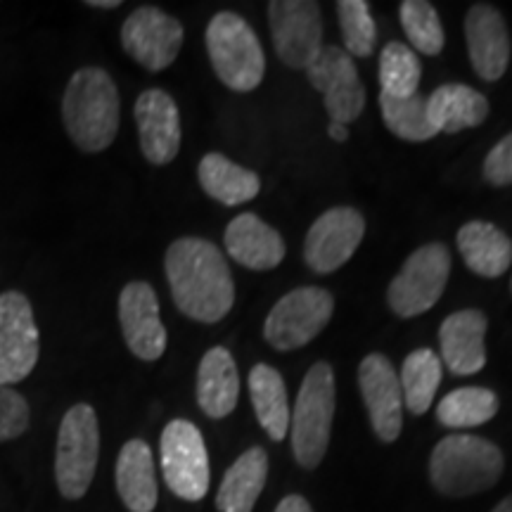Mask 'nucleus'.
Here are the masks:
<instances>
[{
  "label": "nucleus",
  "mask_w": 512,
  "mask_h": 512,
  "mask_svg": "<svg viewBox=\"0 0 512 512\" xmlns=\"http://www.w3.org/2000/svg\"><path fill=\"white\" fill-rule=\"evenodd\" d=\"M358 387L366 401L377 439L392 444L403 425V394L399 373L387 356L370 354L358 366Z\"/></svg>",
  "instance_id": "dca6fc26"
},
{
  "label": "nucleus",
  "mask_w": 512,
  "mask_h": 512,
  "mask_svg": "<svg viewBox=\"0 0 512 512\" xmlns=\"http://www.w3.org/2000/svg\"><path fill=\"white\" fill-rule=\"evenodd\" d=\"M441 358L432 349H415L406 356L399 373L403 403L413 415H425L432 408L441 384Z\"/></svg>",
  "instance_id": "cd10ccee"
},
{
  "label": "nucleus",
  "mask_w": 512,
  "mask_h": 512,
  "mask_svg": "<svg viewBox=\"0 0 512 512\" xmlns=\"http://www.w3.org/2000/svg\"><path fill=\"white\" fill-rule=\"evenodd\" d=\"M486 328L489 320L477 309L456 311L441 323V361L453 375H475L486 366Z\"/></svg>",
  "instance_id": "6ab92c4d"
},
{
  "label": "nucleus",
  "mask_w": 512,
  "mask_h": 512,
  "mask_svg": "<svg viewBox=\"0 0 512 512\" xmlns=\"http://www.w3.org/2000/svg\"><path fill=\"white\" fill-rule=\"evenodd\" d=\"M117 491L131 512H152L159 489L152 448L143 439L126 441L117 458Z\"/></svg>",
  "instance_id": "4be33fe9"
},
{
  "label": "nucleus",
  "mask_w": 512,
  "mask_h": 512,
  "mask_svg": "<svg viewBox=\"0 0 512 512\" xmlns=\"http://www.w3.org/2000/svg\"><path fill=\"white\" fill-rule=\"evenodd\" d=\"M328 136L335 140V143H347V140H349V128L342 126V124H332V121H330Z\"/></svg>",
  "instance_id": "e433bc0d"
},
{
  "label": "nucleus",
  "mask_w": 512,
  "mask_h": 512,
  "mask_svg": "<svg viewBox=\"0 0 512 512\" xmlns=\"http://www.w3.org/2000/svg\"><path fill=\"white\" fill-rule=\"evenodd\" d=\"M399 17L408 41L413 43L418 53L434 57L444 50V27H441V19L432 3H427V0H403L399 5Z\"/></svg>",
  "instance_id": "2f4dec72"
},
{
  "label": "nucleus",
  "mask_w": 512,
  "mask_h": 512,
  "mask_svg": "<svg viewBox=\"0 0 512 512\" xmlns=\"http://www.w3.org/2000/svg\"><path fill=\"white\" fill-rule=\"evenodd\" d=\"M240 399V373L226 347H214L202 356L197 368V403L211 420L235 411Z\"/></svg>",
  "instance_id": "412c9836"
},
{
  "label": "nucleus",
  "mask_w": 512,
  "mask_h": 512,
  "mask_svg": "<svg viewBox=\"0 0 512 512\" xmlns=\"http://www.w3.org/2000/svg\"><path fill=\"white\" fill-rule=\"evenodd\" d=\"M335 373L328 363L318 361L304 375L292 413V451L297 463L313 470L325 458L330 444V427L335 418Z\"/></svg>",
  "instance_id": "39448f33"
},
{
  "label": "nucleus",
  "mask_w": 512,
  "mask_h": 512,
  "mask_svg": "<svg viewBox=\"0 0 512 512\" xmlns=\"http://www.w3.org/2000/svg\"><path fill=\"white\" fill-rule=\"evenodd\" d=\"M164 482L183 501H202L209 491V453L190 420H171L159 441Z\"/></svg>",
  "instance_id": "9d476101"
},
{
  "label": "nucleus",
  "mask_w": 512,
  "mask_h": 512,
  "mask_svg": "<svg viewBox=\"0 0 512 512\" xmlns=\"http://www.w3.org/2000/svg\"><path fill=\"white\" fill-rule=\"evenodd\" d=\"M339 27H342L344 46L349 57H370L377 43L375 19L370 5L363 0H339L335 5Z\"/></svg>",
  "instance_id": "473e14b6"
},
{
  "label": "nucleus",
  "mask_w": 512,
  "mask_h": 512,
  "mask_svg": "<svg viewBox=\"0 0 512 512\" xmlns=\"http://www.w3.org/2000/svg\"><path fill=\"white\" fill-rule=\"evenodd\" d=\"M491 512H512V494L508 498H503V501L498 503Z\"/></svg>",
  "instance_id": "58836bf2"
},
{
  "label": "nucleus",
  "mask_w": 512,
  "mask_h": 512,
  "mask_svg": "<svg viewBox=\"0 0 512 512\" xmlns=\"http://www.w3.org/2000/svg\"><path fill=\"white\" fill-rule=\"evenodd\" d=\"M484 178L496 188L512 185V133L491 147L484 159Z\"/></svg>",
  "instance_id": "f704fd0d"
},
{
  "label": "nucleus",
  "mask_w": 512,
  "mask_h": 512,
  "mask_svg": "<svg viewBox=\"0 0 512 512\" xmlns=\"http://www.w3.org/2000/svg\"><path fill=\"white\" fill-rule=\"evenodd\" d=\"M226 252L249 271H271L285 259V240L256 214H240L226 228Z\"/></svg>",
  "instance_id": "aec40b11"
},
{
  "label": "nucleus",
  "mask_w": 512,
  "mask_h": 512,
  "mask_svg": "<svg viewBox=\"0 0 512 512\" xmlns=\"http://www.w3.org/2000/svg\"><path fill=\"white\" fill-rule=\"evenodd\" d=\"M100 456V427L95 408L76 403L64 413L57 430L55 482L67 501L88 494Z\"/></svg>",
  "instance_id": "423d86ee"
},
{
  "label": "nucleus",
  "mask_w": 512,
  "mask_h": 512,
  "mask_svg": "<svg viewBox=\"0 0 512 512\" xmlns=\"http://www.w3.org/2000/svg\"><path fill=\"white\" fill-rule=\"evenodd\" d=\"M467 53L479 79L498 81L510 64V34L501 10L489 3L472 5L465 17Z\"/></svg>",
  "instance_id": "a211bd4d"
},
{
  "label": "nucleus",
  "mask_w": 512,
  "mask_h": 512,
  "mask_svg": "<svg viewBox=\"0 0 512 512\" xmlns=\"http://www.w3.org/2000/svg\"><path fill=\"white\" fill-rule=\"evenodd\" d=\"M207 53L221 83L235 93L256 91L264 81L266 57L254 29L235 12H219L209 22Z\"/></svg>",
  "instance_id": "20e7f679"
},
{
  "label": "nucleus",
  "mask_w": 512,
  "mask_h": 512,
  "mask_svg": "<svg viewBox=\"0 0 512 512\" xmlns=\"http://www.w3.org/2000/svg\"><path fill=\"white\" fill-rule=\"evenodd\" d=\"M268 24L275 53L290 69H306L323 50V15L313 0H273Z\"/></svg>",
  "instance_id": "f8f14e48"
},
{
  "label": "nucleus",
  "mask_w": 512,
  "mask_h": 512,
  "mask_svg": "<svg viewBox=\"0 0 512 512\" xmlns=\"http://www.w3.org/2000/svg\"><path fill=\"white\" fill-rule=\"evenodd\" d=\"M451 254L441 242H430L408 256L387 290V302L396 316L413 318L430 311L446 290Z\"/></svg>",
  "instance_id": "0eeeda50"
},
{
  "label": "nucleus",
  "mask_w": 512,
  "mask_h": 512,
  "mask_svg": "<svg viewBox=\"0 0 512 512\" xmlns=\"http://www.w3.org/2000/svg\"><path fill=\"white\" fill-rule=\"evenodd\" d=\"M366 235V219L354 207H335L320 214L304 242V261L320 275L335 273L354 256Z\"/></svg>",
  "instance_id": "4468645a"
},
{
  "label": "nucleus",
  "mask_w": 512,
  "mask_h": 512,
  "mask_svg": "<svg viewBox=\"0 0 512 512\" xmlns=\"http://www.w3.org/2000/svg\"><path fill=\"white\" fill-rule=\"evenodd\" d=\"M138 126L140 150L155 166L171 164L181 152V112L176 100L162 88H150L140 93L133 107Z\"/></svg>",
  "instance_id": "f3484780"
},
{
  "label": "nucleus",
  "mask_w": 512,
  "mask_h": 512,
  "mask_svg": "<svg viewBox=\"0 0 512 512\" xmlns=\"http://www.w3.org/2000/svg\"><path fill=\"white\" fill-rule=\"evenodd\" d=\"M498 413V396L486 387H460L437 406V420L451 430L479 427Z\"/></svg>",
  "instance_id": "c85d7f7f"
},
{
  "label": "nucleus",
  "mask_w": 512,
  "mask_h": 512,
  "mask_svg": "<svg viewBox=\"0 0 512 512\" xmlns=\"http://www.w3.org/2000/svg\"><path fill=\"white\" fill-rule=\"evenodd\" d=\"M197 176H200L202 190L211 200L226 204V207H238V204L254 200L261 190V181L254 171L230 162L219 152H209L202 157Z\"/></svg>",
  "instance_id": "a878e982"
},
{
  "label": "nucleus",
  "mask_w": 512,
  "mask_h": 512,
  "mask_svg": "<svg viewBox=\"0 0 512 512\" xmlns=\"http://www.w3.org/2000/svg\"><path fill=\"white\" fill-rule=\"evenodd\" d=\"M249 396L256 418L273 441H283L290 430V403H287L285 380L278 370L259 363L249 373Z\"/></svg>",
  "instance_id": "bb28decb"
},
{
  "label": "nucleus",
  "mask_w": 512,
  "mask_h": 512,
  "mask_svg": "<svg viewBox=\"0 0 512 512\" xmlns=\"http://www.w3.org/2000/svg\"><path fill=\"white\" fill-rule=\"evenodd\" d=\"M503 453L475 434H448L434 446L430 477L439 494L465 498L489 491L503 475Z\"/></svg>",
  "instance_id": "7ed1b4c3"
},
{
  "label": "nucleus",
  "mask_w": 512,
  "mask_h": 512,
  "mask_svg": "<svg viewBox=\"0 0 512 512\" xmlns=\"http://www.w3.org/2000/svg\"><path fill=\"white\" fill-rule=\"evenodd\" d=\"M268 477V456L264 448L254 446L235 460L223 475L216 494V508L221 512H252Z\"/></svg>",
  "instance_id": "b1692460"
},
{
  "label": "nucleus",
  "mask_w": 512,
  "mask_h": 512,
  "mask_svg": "<svg viewBox=\"0 0 512 512\" xmlns=\"http://www.w3.org/2000/svg\"><path fill=\"white\" fill-rule=\"evenodd\" d=\"M510 290H512V280H510Z\"/></svg>",
  "instance_id": "ea45409f"
},
{
  "label": "nucleus",
  "mask_w": 512,
  "mask_h": 512,
  "mask_svg": "<svg viewBox=\"0 0 512 512\" xmlns=\"http://www.w3.org/2000/svg\"><path fill=\"white\" fill-rule=\"evenodd\" d=\"M183 24L155 5L133 10L121 24V46L126 55L147 72H164L183 48Z\"/></svg>",
  "instance_id": "9b49d317"
},
{
  "label": "nucleus",
  "mask_w": 512,
  "mask_h": 512,
  "mask_svg": "<svg viewBox=\"0 0 512 512\" xmlns=\"http://www.w3.org/2000/svg\"><path fill=\"white\" fill-rule=\"evenodd\" d=\"M422 67L418 53L403 43H387L380 53V88L392 98H408L418 93Z\"/></svg>",
  "instance_id": "7c9ffc66"
},
{
  "label": "nucleus",
  "mask_w": 512,
  "mask_h": 512,
  "mask_svg": "<svg viewBox=\"0 0 512 512\" xmlns=\"http://www.w3.org/2000/svg\"><path fill=\"white\" fill-rule=\"evenodd\" d=\"M309 83L323 95L325 110L332 124L347 126L361 117L366 107V91H363L361 76L347 50L328 46L320 50L316 60L306 67Z\"/></svg>",
  "instance_id": "ddd939ff"
},
{
  "label": "nucleus",
  "mask_w": 512,
  "mask_h": 512,
  "mask_svg": "<svg viewBox=\"0 0 512 512\" xmlns=\"http://www.w3.org/2000/svg\"><path fill=\"white\" fill-rule=\"evenodd\" d=\"M275 512H313L309 501H306L304 496L299 494H292V496H285L283 501L278 503V508H275Z\"/></svg>",
  "instance_id": "c9c22d12"
},
{
  "label": "nucleus",
  "mask_w": 512,
  "mask_h": 512,
  "mask_svg": "<svg viewBox=\"0 0 512 512\" xmlns=\"http://www.w3.org/2000/svg\"><path fill=\"white\" fill-rule=\"evenodd\" d=\"M458 249L472 273L501 278L512 266V240L489 221H470L458 230Z\"/></svg>",
  "instance_id": "5701e85b"
},
{
  "label": "nucleus",
  "mask_w": 512,
  "mask_h": 512,
  "mask_svg": "<svg viewBox=\"0 0 512 512\" xmlns=\"http://www.w3.org/2000/svg\"><path fill=\"white\" fill-rule=\"evenodd\" d=\"M335 311V299L323 287H297L273 306L264 323V339L278 351L302 349L313 342Z\"/></svg>",
  "instance_id": "6e6552de"
},
{
  "label": "nucleus",
  "mask_w": 512,
  "mask_h": 512,
  "mask_svg": "<svg viewBox=\"0 0 512 512\" xmlns=\"http://www.w3.org/2000/svg\"><path fill=\"white\" fill-rule=\"evenodd\" d=\"M62 121L67 136L81 152L107 150L119 133L121 100L117 83L102 67H81L62 95Z\"/></svg>",
  "instance_id": "f03ea898"
},
{
  "label": "nucleus",
  "mask_w": 512,
  "mask_h": 512,
  "mask_svg": "<svg viewBox=\"0 0 512 512\" xmlns=\"http://www.w3.org/2000/svg\"><path fill=\"white\" fill-rule=\"evenodd\" d=\"M427 114L437 131L458 133L489 117V100L465 83H446L427 98Z\"/></svg>",
  "instance_id": "393cba45"
},
{
  "label": "nucleus",
  "mask_w": 512,
  "mask_h": 512,
  "mask_svg": "<svg viewBox=\"0 0 512 512\" xmlns=\"http://www.w3.org/2000/svg\"><path fill=\"white\" fill-rule=\"evenodd\" d=\"M164 271L171 297L183 316L214 325L228 316L235 304V283L226 256L204 238L171 242L164 256Z\"/></svg>",
  "instance_id": "f257e3e1"
},
{
  "label": "nucleus",
  "mask_w": 512,
  "mask_h": 512,
  "mask_svg": "<svg viewBox=\"0 0 512 512\" xmlns=\"http://www.w3.org/2000/svg\"><path fill=\"white\" fill-rule=\"evenodd\" d=\"M31 408L27 399L12 387H0V444L22 437L29 430Z\"/></svg>",
  "instance_id": "72a5a7b5"
},
{
  "label": "nucleus",
  "mask_w": 512,
  "mask_h": 512,
  "mask_svg": "<svg viewBox=\"0 0 512 512\" xmlns=\"http://www.w3.org/2000/svg\"><path fill=\"white\" fill-rule=\"evenodd\" d=\"M119 325L128 351L140 361L152 363L164 356L166 328L159 313L157 292L145 280H133L119 294Z\"/></svg>",
  "instance_id": "2eb2a0df"
},
{
  "label": "nucleus",
  "mask_w": 512,
  "mask_h": 512,
  "mask_svg": "<svg viewBox=\"0 0 512 512\" xmlns=\"http://www.w3.org/2000/svg\"><path fill=\"white\" fill-rule=\"evenodd\" d=\"M41 358L38 332L31 299L19 290L0 294V387L24 382L34 373Z\"/></svg>",
  "instance_id": "1a4fd4ad"
},
{
  "label": "nucleus",
  "mask_w": 512,
  "mask_h": 512,
  "mask_svg": "<svg viewBox=\"0 0 512 512\" xmlns=\"http://www.w3.org/2000/svg\"><path fill=\"white\" fill-rule=\"evenodd\" d=\"M380 112L389 131L408 143H422L439 133L427 114V98H422L420 93L408 95V98H392V95L380 93Z\"/></svg>",
  "instance_id": "c756f323"
},
{
  "label": "nucleus",
  "mask_w": 512,
  "mask_h": 512,
  "mask_svg": "<svg viewBox=\"0 0 512 512\" xmlns=\"http://www.w3.org/2000/svg\"><path fill=\"white\" fill-rule=\"evenodd\" d=\"M88 8H95V10H114L119 8V0H88Z\"/></svg>",
  "instance_id": "4c0bfd02"
}]
</instances>
